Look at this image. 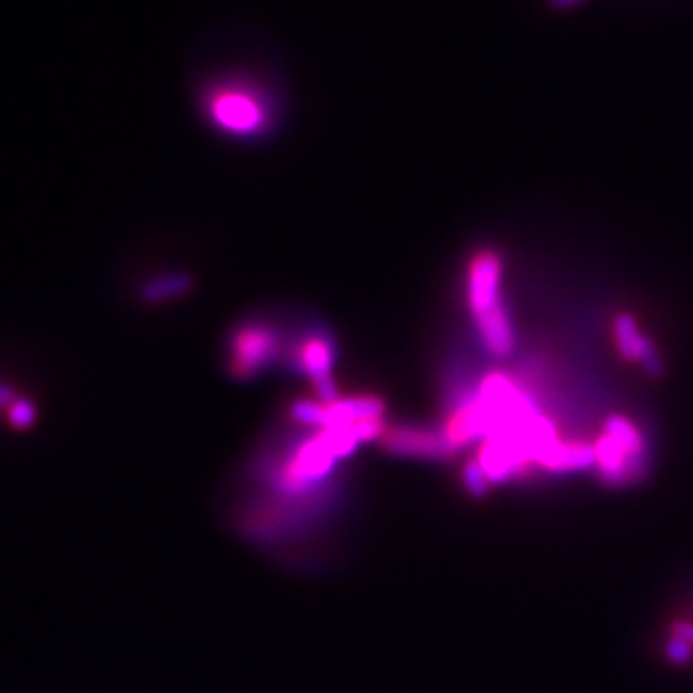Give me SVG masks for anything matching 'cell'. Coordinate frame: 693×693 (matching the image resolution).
<instances>
[{
    "instance_id": "10",
    "label": "cell",
    "mask_w": 693,
    "mask_h": 693,
    "mask_svg": "<svg viewBox=\"0 0 693 693\" xmlns=\"http://www.w3.org/2000/svg\"><path fill=\"white\" fill-rule=\"evenodd\" d=\"M189 291H192V277L185 273H171L144 284L140 291V300L147 304H162L174 300V297L187 295Z\"/></svg>"
},
{
    "instance_id": "6",
    "label": "cell",
    "mask_w": 693,
    "mask_h": 693,
    "mask_svg": "<svg viewBox=\"0 0 693 693\" xmlns=\"http://www.w3.org/2000/svg\"><path fill=\"white\" fill-rule=\"evenodd\" d=\"M383 448L392 455L419 457V459H448L453 448L448 446L444 435L437 430L419 426H394L385 428L381 435Z\"/></svg>"
},
{
    "instance_id": "15",
    "label": "cell",
    "mask_w": 693,
    "mask_h": 693,
    "mask_svg": "<svg viewBox=\"0 0 693 693\" xmlns=\"http://www.w3.org/2000/svg\"><path fill=\"white\" fill-rule=\"evenodd\" d=\"M585 0H549V5L554 9H574L576 5H583Z\"/></svg>"
},
{
    "instance_id": "5",
    "label": "cell",
    "mask_w": 693,
    "mask_h": 693,
    "mask_svg": "<svg viewBox=\"0 0 693 693\" xmlns=\"http://www.w3.org/2000/svg\"><path fill=\"white\" fill-rule=\"evenodd\" d=\"M295 363L311 378L315 387V399L320 403L338 401L336 385H333V347L327 336H306L295 349Z\"/></svg>"
},
{
    "instance_id": "7",
    "label": "cell",
    "mask_w": 693,
    "mask_h": 693,
    "mask_svg": "<svg viewBox=\"0 0 693 693\" xmlns=\"http://www.w3.org/2000/svg\"><path fill=\"white\" fill-rule=\"evenodd\" d=\"M489 432H491L489 414H486L480 396H477L475 392L457 401L453 412L448 414L441 435H444L448 446L453 448L455 453V450L468 446L475 439L489 437Z\"/></svg>"
},
{
    "instance_id": "2",
    "label": "cell",
    "mask_w": 693,
    "mask_h": 693,
    "mask_svg": "<svg viewBox=\"0 0 693 693\" xmlns=\"http://www.w3.org/2000/svg\"><path fill=\"white\" fill-rule=\"evenodd\" d=\"M646 459V441L633 421L626 417H610L594 444V464L603 480L610 484L633 482L642 473Z\"/></svg>"
},
{
    "instance_id": "9",
    "label": "cell",
    "mask_w": 693,
    "mask_h": 693,
    "mask_svg": "<svg viewBox=\"0 0 693 693\" xmlns=\"http://www.w3.org/2000/svg\"><path fill=\"white\" fill-rule=\"evenodd\" d=\"M536 464L552 473H570L594 466V446L576 444V441L554 439L552 444L538 450Z\"/></svg>"
},
{
    "instance_id": "13",
    "label": "cell",
    "mask_w": 693,
    "mask_h": 693,
    "mask_svg": "<svg viewBox=\"0 0 693 693\" xmlns=\"http://www.w3.org/2000/svg\"><path fill=\"white\" fill-rule=\"evenodd\" d=\"M666 655H669L671 660L678 662V664L689 662L691 660V644H687L680 637H673L669 646H666Z\"/></svg>"
},
{
    "instance_id": "14",
    "label": "cell",
    "mask_w": 693,
    "mask_h": 693,
    "mask_svg": "<svg viewBox=\"0 0 693 693\" xmlns=\"http://www.w3.org/2000/svg\"><path fill=\"white\" fill-rule=\"evenodd\" d=\"M18 399L16 396V390L12 385H7V383H0V408H5L9 410L14 405V401Z\"/></svg>"
},
{
    "instance_id": "11",
    "label": "cell",
    "mask_w": 693,
    "mask_h": 693,
    "mask_svg": "<svg viewBox=\"0 0 693 693\" xmlns=\"http://www.w3.org/2000/svg\"><path fill=\"white\" fill-rule=\"evenodd\" d=\"M7 414H9V423H12L14 428L25 430L36 421V405L30 399H16L12 408L7 410Z\"/></svg>"
},
{
    "instance_id": "8",
    "label": "cell",
    "mask_w": 693,
    "mask_h": 693,
    "mask_svg": "<svg viewBox=\"0 0 693 693\" xmlns=\"http://www.w3.org/2000/svg\"><path fill=\"white\" fill-rule=\"evenodd\" d=\"M615 338L619 354L630 363H642L648 374L660 372V358H657L651 342L644 338V333L639 331L633 315L621 313L615 320Z\"/></svg>"
},
{
    "instance_id": "4",
    "label": "cell",
    "mask_w": 693,
    "mask_h": 693,
    "mask_svg": "<svg viewBox=\"0 0 693 693\" xmlns=\"http://www.w3.org/2000/svg\"><path fill=\"white\" fill-rule=\"evenodd\" d=\"M207 113L225 133L252 135L264 129L266 111L259 99L243 88H221L207 99Z\"/></svg>"
},
{
    "instance_id": "12",
    "label": "cell",
    "mask_w": 693,
    "mask_h": 693,
    "mask_svg": "<svg viewBox=\"0 0 693 693\" xmlns=\"http://www.w3.org/2000/svg\"><path fill=\"white\" fill-rule=\"evenodd\" d=\"M489 480H486V475L482 471V466L477 464V459H473V462H468L464 466V486H466V491L471 493V495H484L486 489H489Z\"/></svg>"
},
{
    "instance_id": "1",
    "label": "cell",
    "mask_w": 693,
    "mask_h": 693,
    "mask_svg": "<svg viewBox=\"0 0 693 693\" xmlns=\"http://www.w3.org/2000/svg\"><path fill=\"white\" fill-rule=\"evenodd\" d=\"M502 257L495 250H480L473 255L466 275L468 306L477 324L482 345L498 358L513 351V327L500 297Z\"/></svg>"
},
{
    "instance_id": "3",
    "label": "cell",
    "mask_w": 693,
    "mask_h": 693,
    "mask_svg": "<svg viewBox=\"0 0 693 693\" xmlns=\"http://www.w3.org/2000/svg\"><path fill=\"white\" fill-rule=\"evenodd\" d=\"M279 354V333L275 327L250 320L241 322L228 338V374L237 381H250L275 363Z\"/></svg>"
}]
</instances>
